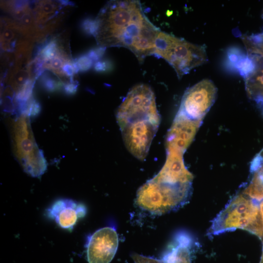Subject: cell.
Returning a JSON list of instances; mask_svg holds the SVG:
<instances>
[{
	"label": "cell",
	"instance_id": "cell-1",
	"mask_svg": "<svg viewBox=\"0 0 263 263\" xmlns=\"http://www.w3.org/2000/svg\"><path fill=\"white\" fill-rule=\"evenodd\" d=\"M95 19L94 36L100 46L128 49L140 63L154 55L155 40L160 30L145 15L139 1H110Z\"/></svg>",
	"mask_w": 263,
	"mask_h": 263
},
{
	"label": "cell",
	"instance_id": "cell-2",
	"mask_svg": "<svg viewBox=\"0 0 263 263\" xmlns=\"http://www.w3.org/2000/svg\"><path fill=\"white\" fill-rule=\"evenodd\" d=\"M116 118L128 150L143 160L160 121L151 89L143 84L132 88L119 106Z\"/></svg>",
	"mask_w": 263,
	"mask_h": 263
},
{
	"label": "cell",
	"instance_id": "cell-3",
	"mask_svg": "<svg viewBox=\"0 0 263 263\" xmlns=\"http://www.w3.org/2000/svg\"><path fill=\"white\" fill-rule=\"evenodd\" d=\"M244 193L234 197L214 219L209 233L217 235L240 228L260 238L263 232V222L259 206Z\"/></svg>",
	"mask_w": 263,
	"mask_h": 263
},
{
	"label": "cell",
	"instance_id": "cell-4",
	"mask_svg": "<svg viewBox=\"0 0 263 263\" xmlns=\"http://www.w3.org/2000/svg\"><path fill=\"white\" fill-rule=\"evenodd\" d=\"M154 55L166 60L181 78L207 60L202 46L193 44L161 30L154 43Z\"/></svg>",
	"mask_w": 263,
	"mask_h": 263
},
{
	"label": "cell",
	"instance_id": "cell-5",
	"mask_svg": "<svg viewBox=\"0 0 263 263\" xmlns=\"http://www.w3.org/2000/svg\"><path fill=\"white\" fill-rule=\"evenodd\" d=\"M191 185L174 186L151 179L138 190L136 202L151 213L162 214L181 206L189 196Z\"/></svg>",
	"mask_w": 263,
	"mask_h": 263
},
{
	"label": "cell",
	"instance_id": "cell-6",
	"mask_svg": "<svg viewBox=\"0 0 263 263\" xmlns=\"http://www.w3.org/2000/svg\"><path fill=\"white\" fill-rule=\"evenodd\" d=\"M28 115L21 114L14 122L12 137L15 154L25 172L38 177L46 169V161L35 141Z\"/></svg>",
	"mask_w": 263,
	"mask_h": 263
},
{
	"label": "cell",
	"instance_id": "cell-7",
	"mask_svg": "<svg viewBox=\"0 0 263 263\" xmlns=\"http://www.w3.org/2000/svg\"><path fill=\"white\" fill-rule=\"evenodd\" d=\"M217 92L211 80L204 79L185 92L179 111L192 119L202 121L213 104Z\"/></svg>",
	"mask_w": 263,
	"mask_h": 263
},
{
	"label": "cell",
	"instance_id": "cell-8",
	"mask_svg": "<svg viewBox=\"0 0 263 263\" xmlns=\"http://www.w3.org/2000/svg\"><path fill=\"white\" fill-rule=\"evenodd\" d=\"M73 6L68 1L40 0L34 2L33 11L38 30L37 42L45 40L59 24L64 12L63 8Z\"/></svg>",
	"mask_w": 263,
	"mask_h": 263
},
{
	"label": "cell",
	"instance_id": "cell-9",
	"mask_svg": "<svg viewBox=\"0 0 263 263\" xmlns=\"http://www.w3.org/2000/svg\"><path fill=\"white\" fill-rule=\"evenodd\" d=\"M118 243V236L114 228L105 227L97 230L88 243V263H110L115 255Z\"/></svg>",
	"mask_w": 263,
	"mask_h": 263
},
{
	"label": "cell",
	"instance_id": "cell-10",
	"mask_svg": "<svg viewBox=\"0 0 263 263\" xmlns=\"http://www.w3.org/2000/svg\"><path fill=\"white\" fill-rule=\"evenodd\" d=\"M201 122L179 111L168 134L167 150L183 153L193 140Z\"/></svg>",
	"mask_w": 263,
	"mask_h": 263
},
{
	"label": "cell",
	"instance_id": "cell-11",
	"mask_svg": "<svg viewBox=\"0 0 263 263\" xmlns=\"http://www.w3.org/2000/svg\"><path fill=\"white\" fill-rule=\"evenodd\" d=\"M183 153L177 150H168L164 166L151 180L174 186L191 185L193 177L185 166Z\"/></svg>",
	"mask_w": 263,
	"mask_h": 263
},
{
	"label": "cell",
	"instance_id": "cell-12",
	"mask_svg": "<svg viewBox=\"0 0 263 263\" xmlns=\"http://www.w3.org/2000/svg\"><path fill=\"white\" fill-rule=\"evenodd\" d=\"M86 212V209L82 204L71 199H62L54 203L48 209L47 214L60 227L71 229Z\"/></svg>",
	"mask_w": 263,
	"mask_h": 263
},
{
	"label": "cell",
	"instance_id": "cell-13",
	"mask_svg": "<svg viewBox=\"0 0 263 263\" xmlns=\"http://www.w3.org/2000/svg\"><path fill=\"white\" fill-rule=\"evenodd\" d=\"M24 38L30 37L23 35L12 19L6 17L0 19V46L3 51L14 53L18 42Z\"/></svg>",
	"mask_w": 263,
	"mask_h": 263
},
{
	"label": "cell",
	"instance_id": "cell-14",
	"mask_svg": "<svg viewBox=\"0 0 263 263\" xmlns=\"http://www.w3.org/2000/svg\"><path fill=\"white\" fill-rule=\"evenodd\" d=\"M177 244L162 259L164 263H191L188 248L190 240L186 235L178 237Z\"/></svg>",
	"mask_w": 263,
	"mask_h": 263
},
{
	"label": "cell",
	"instance_id": "cell-15",
	"mask_svg": "<svg viewBox=\"0 0 263 263\" xmlns=\"http://www.w3.org/2000/svg\"><path fill=\"white\" fill-rule=\"evenodd\" d=\"M243 193L259 201L263 200V165L254 171L252 179Z\"/></svg>",
	"mask_w": 263,
	"mask_h": 263
},
{
	"label": "cell",
	"instance_id": "cell-16",
	"mask_svg": "<svg viewBox=\"0 0 263 263\" xmlns=\"http://www.w3.org/2000/svg\"><path fill=\"white\" fill-rule=\"evenodd\" d=\"M39 82L42 87L48 92H55L63 90L64 83L47 72H43L40 76Z\"/></svg>",
	"mask_w": 263,
	"mask_h": 263
},
{
	"label": "cell",
	"instance_id": "cell-17",
	"mask_svg": "<svg viewBox=\"0 0 263 263\" xmlns=\"http://www.w3.org/2000/svg\"><path fill=\"white\" fill-rule=\"evenodd\" d=\"M75 62L81 72H84L89 70L92 65V60L86 55L82 54L76 58Z\"/></svg>",
	"mask_w": 263,
	"mask_h": 263
},
{
	"label": "cell",
	"instance_id": "cell-18",
	"mask_svg": "<svg viewBox=\"0 0 263 263\" xmlns=\"http://www.w3.org/2000/svg\"><path fill=\"white\" fill-rule=\"evenodd\" d=\"M80 27L85 34L94 36L96 28L95 19H85L81 22Z\"/></svg>",
	"mask_w": 263,
	"mask_h": 263
},
{
	"label": "cell",
	"instance_id": "cell-19",
	"mask_svg": "<svg viewBox=\"0 0 263 263\" xmlns=\"http://www.w3.org/2000/svg\"><path fill=\"white\" fill-rule=\"evenodd\" d=\"M132 258L134 263H164L162 260H159L152 257L134 253Z\"/></svg>",
	"mask_w": 263,
	"mask_h": 263
},
{
	"label": "cell",
	"instance_id": "cell-20",
	"mask_svg": "<svg viewBox=\"0 0 263 263\" xmlns=\"http://www.w3.org/2000/svg\"><path fill=\"white\" fill-rule=\"evenodd\" d=\"M111 68V64L108 60L99 61L95 63L94 70L98 72H107Z\"/></svg>",
	"mask_w": 263,
	"mask_h": 263
},
{
	"label": "cell",
	"instance_id": "cell-21",
	"mask_svg": "<svg viewBox=\"0 0 263 263\" xmlns=\"http://www.w3.org/2000/svg\"><path fill=\"white\" fill-rule=\"evenodd\" d=\"M78 85V83L76 80L67 83L64 85L63 91L68 95H73L76 93Z\"/></svg>",
	"mask_w": 263,
	"mask_h": 263
},
{
	"label": "cell",
	"instance_id": "cell-22",
	"mask_svg": "<svg viewBox=\"0 0 263 263\" xmlns=\"http://www.w3.org/2000/svg\"><path fill=\"white\" fill-rule=\"evenodd\" d=\"M261 154H260V156H263V150Z\"/></svg>",
	"mask_w": 263,
	"mask_h": 263
},
{
	"label": "cell",
	"instance_id": "cell-23",
	"mask_svg": "<svg viewBox=\"0 0 263 263\" xmlns=\"http://www.w3.org/2000/svg\"></svg>",
	"mask_w": 263,
	"mask_h": 263
}]
</instances>
